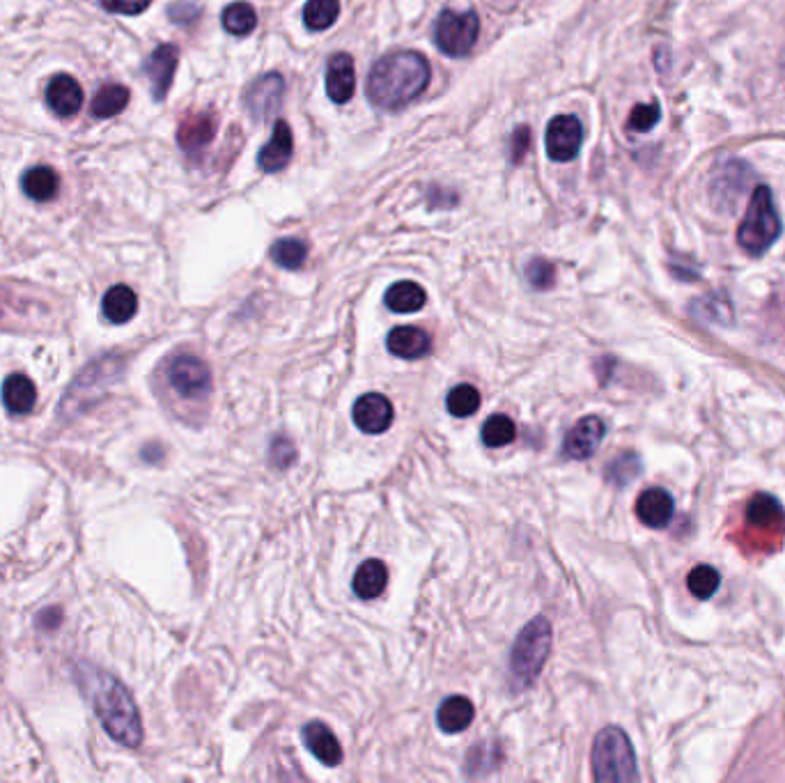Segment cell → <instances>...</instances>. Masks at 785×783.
<instances>
[{
  "label": "cell",
  "instance_id": "cell-1",
  "mask_svg": "<svg viewBox=\"0 0 785 783\" xmlns=\"http://www.w3.org/2000/svg\"><path fill=\"white\" fill-rule=\"evenodd\" d=\"M76 678L106 733L124 747H141L143 722L129 689L113 673L101 671L92 664H79Z\"/></svg>",
  "mask_w": 785,
  "mask_h": 783
},
{
  "label": "cell",
  "instance_id": "cell-2",
  "mask_svg": "<svg viewBox=\"0 0 785 783\" xmlns=\"http://www.w3.org/2000/svg\"><path fill=\"white\" fill-rule=\"evenodd\" d=\"M430 62L423 53L395 51L372 65L365 92L372 106L382 111H400L414 102L430 85Z\"/></svg>",
  "mask_w": 785,
  "mask_h": 783
},
{
  "label": "cell",
  "instance_id": "cell-3",
  "mask_svg": "<svg viewBox=\"0 0 785 783\" xmlns=\"http://www.w3.org/2000/svg\"><path fill=\"white\" fill-rule=\"evenodd\" d=\"M551 650V625L547 618H533L515 641L510 653V678L517 692L531 687L547 664Z\"/></svg>",
  "mask_w": 785,
  "mask_h": 783
},
{
  "label": "cell",
  "instance_id": "cell-4",
  "mask_svg": "<svg viewBox=\"0 0 785 783\" xmlns=\"http://www.w3.org/2000/svg\"><path fill=\"white\" fill-rule=\"evenodd\" d=\"M593 777L602 783H625L639 779L636 754L627 733L618 726H606L593 742Z\"/></svg>",
  "mask_w": 785,
  "mask_h": 783
},
{
  "label": "cell",
  "instance_id": "cell-5",
  "mask_svg": "<svg viewBox=\"0 0 785 783\" xmlns=\"http://www.w3.org/2000/svg\"><path fill=\"white\" fill-rule=\"evenodd\" d=\"M781 235V216L776 212L772 191L756 186L751 203L737 228V244L749 255H763Z\"/></svg>",
  "mask_w": 785,
  "mask_h": 783
},
{
  "label": "cell",
  "instance_id": "cell-6",
  "mask_svg": "<svg viewBox=\"0 0 785 783\" xmlns=\"http://www.w3.org/2000/svg\"><path fill=\"white\" fill-rule=\"evenodd\" d=\"M480 35V19L476 12L443 10L434 23V44L450 58H464L471 53Z\"/></svg>",
  "mask_w": 785,
  "mask_h": 783
},
{
  "label": "cell",
  "instance_id": "cell-7",
  "mask_svg": "<svg viewBox=\"0 0 785 783\" xmlns=\"http://www.w3.org/2000/svg\"><path fill=\"white\" fill-rule=\"evenodd\" d=\"M168 384L186 400H205L212 391V372L193 354H180L168 363Z\"/></svg>",
  "mask_w": 785,
  "mask_h": 783
},
{
  "label": "cell",
  "instance_id": "cell-8",
  "mask_svg": "<svg viewBox=\"0 0 785 783\" xmlns=\"http://www.w3.org/2000/svg\"><path fill=\"white\" fill-rule=\"evenodd\" d=\"M584 143V127L577 115H556L549 122L547 136H544V145H547V154L558 164H567L577 157Z\"/></svg>",
  "mask_w": 785,
  "mask_h": 783
},
{
  "label": "cell",
  "instance_id": "cell-9",
  "mask_svg": "<svg viewBox=\"0 0 785 783\" xmlns=\"http://www.w3.org/2000/svg\"><path fill=\"white\" fill-rule=\"evenodd\" d=\"M283 92H285V81L281 74L271 72L260 76V79H255L251 85H248L244 95V104L248 108V113H251V118L255 122L269 120L271 115L278 111V106H281Z\"/></svg>",
  "mask_w": 785,
  "mask_h": 783
},
{
  "label": "cell",
  "instance_id": "cell-10",
  "mask_svg": "<svg viewBox=\"0 0 785 783\" xmlns=\"http://www.w3.org/2000/svg\"><path fill=\"white\" fill-rule=\"evenodd\" d=\"M356 428L365 434H382L393 425L395 409L382 393H363L352 407Z\"/></svg>",
  "mask_w": 785,
  "mask_h": 783
},
{
  "label": "cell",
  "instance_id": "cell-11",
  "mask_svg": "<svg viewBox=\"0 0 785 783\" xmlns=\"http://www.w3.org/2000/svg\"><path fill=\"white\" fill-rule=\"evenodd\" d=\"M177 62H180V49L175 44H161L150 53V58L145 60V74L147 81H150L152 97L157 102H163L168 95L170 85H173L175 72H177Z\"/></svg>",
  "mask_w": 785,
  "mask_h": 783
},
{
  "label": "cell",
  "instance_id": "cell-12",
  "mask_svg": "<svg viewBox=\"0 0 785 783\" xmlns=\"http://www.w3.org/2000/svg\"><path fill=\"white\" fill-rule=\"evenodd\" d=\"M606 425L600 416H584L567 432L563 441V455L567 460H588L602 446Z\"/></svg>",
  "mask_w": 785,
  "mask_h": 783
},
{
  "label": "cell",
  "instance_id": "cell-13",
  "mask_svg": "<svg viewBox=\"0 0 785 783\" xmlns=\"http://www.w3.org/2000/svg\"><path fill=\"white\" fill-rule=\"evenodd\" d=\"M216 127H219V120L212 111L189 113L177 129V143L186 154H196L214 141Z\"/></svg>",
  "mask_w": 785,
  "mask_h": 783
},
{
  "label": "cell",
  "instance_id": "cell-14",
  "mask_svg": "<svg viewBox=\"0 0 785 783\" xmlns=\"http://www.w3.org/2000/svg\"><path fill=\"white\" fill-rule=\"evenodd\" d=\"M46 104L58 118H74L83 106L81 83L69 74L53 76L46 85Z\"/></svg>",
  "mask_w": 785,
  "mask_h": 783
},
{
  "label": "cell",
  "instance_id": "cell-15",
  "mask_svg": "<svg viewBox=\"0 0 785 783\" xmlns=\"http://www.w3.org/2000/svg\"><path fill=\"white\" fill-rule=\"evenodd\" d=\"M354 90V58L349 53H336V56H331L329 67H326V95L331 97V102L347 104L354 97Z\"/></svg>",
  "mask_w": 785,
  "mask_h": 783
},
{
  "label": "cell",
  "instance_id": "cell-16",
  "mask_svg": "<svg viewBox=\"0 0 785 783\" xmlns=\"http://www.w3.org/2000/svg\"><path fill=\"white\" fill-rule=\"evenodd\" d=\"M294 152V138L292 129L285 120H276L274 124V134H271V141L262 147L258 154V166L262 173H278L287 164H290Z\"/></svg>",
  "mask_w": 785,
  "mask_h": 783
},
{
  "label": "cell",
  "instance_id": "cell-17",
  "mask_svg": "<svg viewBox=\"0 0 785 783\" xmlns=\"http://www.w3.org/2000/svg\"><path fill=\"white\" fill-rule=\"evenodd\" d=\"M673 513V496L666 490H659V487H650L636 499V517L650 529H664L673 519Z\"/></svg>",
  "mask_w": 785,
  "mask_h": 783
},
{
  "label": "cell",
  "instance_id": "cell-18",
  "mask_svg": "<svg viewBox=\"0 0 785 783\" xmlns=\"http://www.w3.org/2000/svg\"><path fill=\"white\" fill-rule=\"evenodd\" d=\"M303 742L310 754H313L317 761H322L326 767H336L343 763V747L336 735L331 733V728L322 722H308L303 728Z\"/></svg>",
  "mask_w": 785,
  "mask_h": 783
},
{
  "label": "cell",
  "instance_id": "cell-19",
  "mask_svg": "<svg viewBox=\"0 0 785 783\" xmlns=\"http://www.w3.org/2000/svg\"><path fill=\"white\" fill-rule=\"evenodd\" d=\"M386 347L398 359L414 361L432 350V340L418 327H398L386 336Z\"/></svg>",
  "mask_w": 785,
  "mask_h": 783
},
{
  "label": "cell",
  "instance_id": "cell-20",
  "mask_svg": "<svg viewBox=\"0 0 785 783\" xmlns=\"http://www.w3.org/2000/svg\"><path fill=\"white\" fill-rule=\"evenodd\" d=\"M21 189L30 200L35 203H49L58 196L60 191V177L49 166H35L28 168L21 177Z\"/></svg>",
  "mask_w": 785,
  "mask_h": 783
},
{
  "label": "cell",
  "instance_id": "cell-21",
  "mask_svg": "<svg viewBox=\"0 0 785 783\" xmlns=\"http://www.w3.org/2000/svg\"><path fill=\"white\" fill-rule=\"evenodd\" d=\"M721 170L717 180L712 184V198L717 200L719 205H726V207H735L737 198L742 196L744 189H746V182H749V175H746V166L744 164H733L728 166H721Z\"/></svg>",
  "mask_w": 785,
  "mask_h": 783
},
{
  "label": "cell",
  "instance_id": "cell-22",
  "mask_svg": "<svg viewBox=\"0 0 785 783\" xmlns=\"http://www.w3.org/2000/svg\"><path fill=\"white\" fill-rule=\"evenodd\" d=\"M386 586H388V570L379 558L363 561L361 568L356 570V575L352 579L354 593L359 595L361 600L379 598V595L386 591Z\"/></svg>",
  "mask_w": 785,
  "mask_h": 783
},
{
  "label": "cell",
  "instance_id": "cell-23",
  "mask_svg": "<svg viewBox=\"0 0 785 783\" xmlns=\"http://www.w3.org/2000/svg\"><path fill=\"white\" fill-rule=\"evenodd\" d=\"M473 717H476V708L466 696H450L439 705L437 724L443 733H462L464 728L471 726Z\"/></svg>",
  "mask_w": 785,
  "mask_h": 783
},
{
  "label": "cell",
  "instance_id": "cell-24",
  "mask_svg": "<svg viewBox=\"0 0 785 783\" xmlns=\"http://www.w3.org/2000/svg\"><path fill=\"white\" fill-rule=\"evenodd\" d=\"M101 310H104L106 320L113 324H127L138 310V297L129 285H113L111 290L104 294L101 301Z\"/></svg>",
  "mask_w": 785,
  "mask_h": 783
},
{
  "label": "cell",
  "instance_id": "cell-25",
  "mask_svg": "<svg viewBox=\"0 0 785 783\" xmlns=\"http://www.w3.org/2000/svg\"><path fill=\"white\" fill-rule=\"evenodd\" d=\"M37 400L35 384L26 375H10L3 384V402L7 412L23 416L33 412Z\"/></svg>",
  "mask_w": 785,
  "mask_h": 783
},
{
  "label": "cell",
  "instance_id": "cell-26",
  "mask_svg": "<svg viewBox=\"0 0 785 783\" xmlns=\"http://www.w3.org/2000/svg\"><path fill=\"white\" fill-rule=\"evenodd\" d=\"M427 301V294L418 283H411V281H400L391 285V288L386 290L384 294V304L388 306V310H393V313H418L425 306Z\"/></svg>",
  "mask_w": 785,
  "mask_h": 783
},
{
  "label": "cell",
  "instance_id": "cell-27",
  "mask_svg": "<svg viewBox=\"0 0 785 783\" xmlns=\"http://www.w3.org/2000/svg\"><path fill=\"white\" fill-rule=\"evenodd\" d=\"M131 99V92L129 88H124L120 83H108L104 88L97 90L95 99H92V115L99 120H106V118H115V115H120L124 108H127Z\"/></svg>",
  "mask_w": 785,
  "mask_h": 783
},
{
  "label": "cell",
  "instance_id": "cell-28",
  "mask_svg": "<svg viewBox=\"0 0 785 783\" xmlns=\"http://www.w3.org/2000/svg\"><path fill=\"white\" fill-rule=\"evenodd\" d=\"M783 508L774 496L758 494L753 496V501L746 508V522L756 529H779L783 524Z\"/></svg>",
  "mask_w": 785,
  "mask_h": 783
},
{
  "label": "cell",
  "instance_id": "cell-29",
  "mask_svg": "<svg viewBox=\"0 0 785 783\" xmlns=\"http://www.w3.org/2000/svg\"><path fill=\"white\" fill-rule=\"evenodd\" d=\"M221 21H223V28L228 30L230 35L244 37V35H251L255 26H258V14H255L253 5L239 0V3H232L225 7L221 14Z\"/></svg>",
  "mask_w": 785,
  "mask_h": 783
},
{
  "label": "cell",
  "instance_id": "cell-30",
  "mask_svg": "<svg viewBox=\"0 0 785 783\" xmlns=\"http://www.w3.org/2000/svg\"><path fill=\"white\" fill-rule=\"evenodd\" d=\"M340 17V0H308L303 7V23L308 30H326Z\"/></svg>",
  "mask_w": 785,
  "mask_h": 783
},
{
  "label": "cell",
  "instance_id": "cell-31",
  "mask_svg": "<svg viewBox=\"0 0 785 783\" xmlns=\"http://www.w3.org/2000/svg\"><path fill=\"white\" fill-rule=\"evenodd\" d=\"M480 437H483V444L489 448H503L515 441L517 428L512 423L510 416L505 414H492L485 421L483 430H480Z\"/></svg>",
  "mask_w": 785,
  "mask_h": 783
},
{
  "label": "cell",
  "instance_id": "cell-32",
  "mask_svg": "<svg viewBox=\"0 0 785 783\" xmlns=\"http://www.w3.org/2000/svg\"><path fill=\"white\" fill-rule=\"evenodd\" d=\"M306 258H308V246L306 242H301V239H294V237L278 239V242L271 246V260L283 269H299L303 267Z\"/></svg>",
  "mask_w": 785,
  "mask_h": 783
},
{
  "label": "cell",
  "instance_id": "cell-33",
  "mask_svg": "<svg viewBox=\"0 0 785 783\" xmlns=\"http://www.w3.org/2000/svg\"><path fill=\"white\" fill-rule=\"evenodd\" d=\"M719 584H721V577L712 565H696V568L689 572V579H687L689 593L698 600H710L712 595L719 591Z\"/></svg>",
  "mask_w": 785,
  "mask_h": 783
},
{
  "label": "cell",
  "instance_id": "cell-34",
  "mask_svg": "<svg viewBox=\"0 0 785 783\" xmlns=\"http://www.w3.org/2000/svg\"><path fill=\"white\" fill-rule=\"evenodd\" d=\"M446 407H448V412L457 418L473 416L480 409V393H478L476 386H471V384L455 386V389L448 393Z\"/></svg>",
  "mask_w": 785,
  "mask_h": 783
},
{
  "label": "cell",
  "instance_id": "cell-35",
  "mask_svg": "<svg viewBox=\"0 0 785 783\" xmlns=\"http://www.w3.org/2000/svg\"><path fill=\"white\" fill-rule=\"evenodd\" d=\"M662 118V108L657 102L652 104H636L629 113L627 129L629 131H650L655 124Z\"/></svg>",
  "mask_w": 785,
  "mask_h": 783
},
{
  "label": "cell",
  "instance_id": "cell-36",
  "mask_svg": "<svg viewBox=\"0 0 785 783\" xmlns=\"http://www.w3.org/2000/svg\"><path fill=\"white\" fill-rule=\"evenodd\" d=\"M526 278L535 290H549L551 285L556 283V269H554V265H551V262L535 258L533 262H528Z\"/></svg>",
  "mask_w": 785,
  "mask_h": 783
},
{
  "label": "cell",
  "instance_id": "cell-37",
  "mask_svg": "<svg viewBox=\"0 0 785 783\" xmlns=\"http://www.w3.org/2000/svg\"><path fill=\"white\" fill-rule=\"evenodd\" d=\"M639 469H641V464L634 455H623V457H618L616 462L609 464V469H606V478L616 485H627L629 480H634L636 476H639Z\"/></svg>",
  "mask_w": 785,
  "mask_h": 783
},
{
  "label": "cell",
  "instance_id": "cell-38",
  "mask_svg": "<svg viewBox=\"0 0 785 783\" xmlns=\"http://www.w3.org/2000/svg\"><path fill=\"white\" fill-rule=\"evenodd\" d=\"M152 0H101V7L113 14H127V17H138L150 7Z\"/></svg>",
  "mask_w": 785,
  "mask_h": 783
},
{
  "label": "cell",
  "instance_id": "cell-39",
  "mask_svg": "<svg viewBox=\"0 0 785 783\" xmlns=\"http://www.w3.org/2000/svg\"><path fill=\"white\" fill-rule=\"evenodd\" d=\"M528 147H531V129L526 127H517L515 134L510 138V161L512 164H522Z\"/></svg>",
  "mask_w": 785,
  "mask_h": 783
},
{
  "label": "cell",
  "instance_id": "cell-40",
  "mask_svg": "<svg viewBox=\"0 0 785 783\" xmlns=\"http://www.w3.org/2000/svg\"><path fill=\"white\" fill-rule=\"evenodd\" d=\"M271 457H274V464L278 469H285L287 464L294 460V448L287 439H276L274 448H271Z\"/></svg>",
  "mask_w": 785,
  "mask_h": 783
},
{
  "label": "cell",
  "instance_id": "cell-41",
  "mask_svg": "<svg viewBox=\"0 0 785 783\" xmlns=\"http://www.w3.org/2000/svg\"><path fill=\"white\" fill-rule=\"evenodd\" d=\"M193 17H198V7L191 3H177L170 7V19L175 23H189Z\"/></svg>",
  "mask_w": 785,
  "mask_h": 783
},
{
  "label": "cell",
  "instance_id": "cell-42",
  "mask_svg": "<svg viewBox=\"0 0 785 783\" xmlns=\"http://www.w3.org/2000/svg\"><path fill=\"white\" fill-rule=\"evenodd\" d=\"M519 0H492V5L501 7V10H510V7H515Z\"/></svg>",
  "mask_w": 785,
  "mask_h": 783
}]
</instances>
